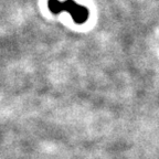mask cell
Segmentation results:
<instances>
[{
    "label": "cell",
    "mask_w": 159,
    "mask_h": 159,
    "mask_svg": "<svg viewBox=\"0 0 159 159\" xmlns=\"http://www.w3.org/2000/svg\"><path fill=\"white\" fill-rule=\"evenodd\" d=\"M48 8L55 16L67 12L76 25H84L89 18V8L76 3L75 0H48Z\"/></svg>",
    "instance_id": "obj_1"
}]
</instances>
